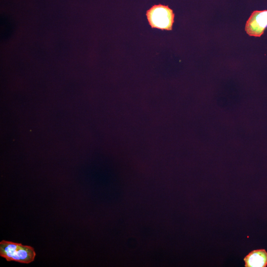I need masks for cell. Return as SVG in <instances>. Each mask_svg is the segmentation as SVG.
<instances>
[{
    "label": "cell",
    "instance_id": "3957f363",
    "mask_svg": "<svg viewBox=\"0 0 267 267\" xmlns=\"http://www.w3.org/2000/svg\"><path fill=\"white\" fill-rule=\"evenodd\" d=\"M267 27V10H255L247 21L245 30L250 36L260 37Z\"/></svg>",
    "mask_w": 267,
    "mask_h": 267
},
{
    "label": "cell",
    "instance_id": "277c9868",
    "mask_svg": "<svg viewBox=\"0 0 267 267\" xmlns=\"http://www.w3.org/2000/svg\"><path fill=\"white\" fill-rule=\"evenodd\" d=\"M246 267H266L267 266V252L265 249L255 250L244 258Z\"/></svg>",
    "mask_w": 267,
    "mask_h": 267
},
{
    "label": "cell",
    "instance_id": "5b68a950",
    "mask_svg": "<svg viewBox=\"0 0 267 267\" xmlns=\"http://www.w3.org/2000/svg\"><path fill=\"white\" fill-rule=\"evenodd\" d=\"M13 24L10 20L7 18H1L0 21L1 38L6 39L12 33Z\"/></svg>",
    "mask_w": 267,
    "mask_h": 267
},
{
    "label": "cell",
    "instance_id": "7a4b0ae2",
    "mask_svg": "<svg viewBox=\"0 0 267 267\" xmlns=\"http://www.w3.org/2000/svg\"><path fill=\"white\" fill-rule=\"evenodd\" d=\"M146 16L152 28L167 31L172 30L175 14L168 5L155 4L146 11Z\"/></svg>",
    "mask_w": 267,
    "mask_h": 267
},
{
    "label": "cell",
    "instance_id": "6da1fadb",
    "mask_svg": "<svg viewBox=\"0 0 267 267\" xmlns=\"http://www.w3.org/2000/svg\"><path fill=\"white\" fill-rule=\"evenodd\" d=\"M0 256L7 261L29 264L34 261L36 253L30 246L2 240L0 242Z\"/></svg>",
    "mask_w": 267,
    "mask_h": 267
}]
</instances>
